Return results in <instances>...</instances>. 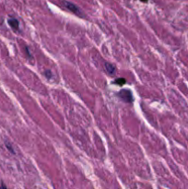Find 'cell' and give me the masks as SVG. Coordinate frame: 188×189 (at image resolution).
Here are the masks:
<instances>
[{
	"label": "cell",
	"instance_id": "1",
	"mask_svg": "<svg viewBox=\"0 0 188 189\" xmlns=\"http://www.w3.org/2000/svg\"><path fill=\"white\" fill-rule=\"evenodd\" d=\"M117 96L125 103H132L133 102V94L129 90H122L118 92Z\"/></svg>",
	"mask_w": 188,
	"mask_h": 189
},
{
	"label": "cell",
	"instance_id": "2",
	"mask_svg": "<svg viewBox=\"0 0 188 189\" xmlns=\"http://www.w3.org/2000/svg\"><path fill=\"white\" fill-rule=\"evenodd\" d=\"M64 6L70 11H72L73 13L78 15V16H82V13H81V10L78 6H77L75 4L71 3V2H68V1H64Z\"/></svg>",
	"mask_w": 188,
	"mask_h": 189
},
{
	"label": "cell",
	"instance_id": "3",
	"mask_svg": "<svg viewBox=\"0 0 188 189\" xmlns=\"http://www.w3.org/2000/svg\"><path fill=\"white\" fill-rule=\"evenodd\" d=\"M104 67H105V69H106V71H107V73H108L109 75H112V76H113V75L115 74V66H114L112 64L105 63Z\"/></svg>",
	"mask_w": 188,
	"mask_h": 189
},
{
	"label": "cell",
	"instance_id": "4",
	"mask_svg": "<svg viewBox=\"0 0 188 189\" xmlns=\"http://www.w3.org/2000/svg\"><path fill=\"white\" fill-rule=\"evenodd\" d=\"M7 22H8L9 26H10L13 30L17 31V30L19 29V21H18L16 19H12V18H10V19H8Z\"/></svg>",
	"mask_w": 188,
	"mask_h": 189
},
{
	"label": "cell",
	"instance_id": "5",
	"mask_svg": "<svg viewBox=\"0 0 188 189\" xmlns=\"http://www.w3.org/2000/svg\"><path fill=\"white\" fill-rule=\"evenodd\" d=\"M114 83H116V84H118V85H120V86H122V85H124L125 83V79L124 78H117Z\"/></svg>",
	"mask_w": 188,
	"mask_h": 189
},
{
	"label": "cell",
	"instance_id": "6",
	"mask_svg": "<svg viewBox=\"0 0 188 189\" xmlns=\"http://www.w3.org/2000/svg\"><path fill=\"white\" fill-rule=\"evenodd\" d=\"M44 75H45V77L47 78H52V72L50 71V70H46L45 72H44Z\"/></svg>",
	"mask_w": 188,
	"mask_h": 189
},
{
	"label": "cell",
	"instance_id": "7",
	"mask_svg": "<svg viewBox=\"0 0 188 189\" xmlns=\"http://www.w3.org/2000/svg\"><path fill=\"white\" fill-rule=\"evenodd\" d=\"M140 1H142V2H147L148 0H140Z\"/></svg>",
	"mask_w": 188,
	"mask_h": 189
}]
</instances>
